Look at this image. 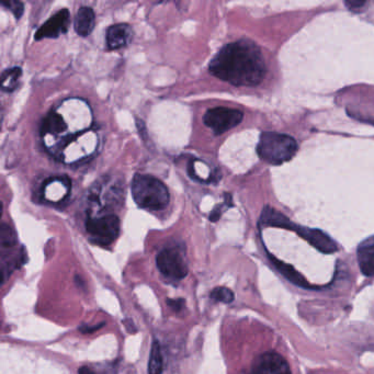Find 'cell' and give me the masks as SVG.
<instances>
[{
    "instance_id": "52a82bcc",
    "label": "cell",
    "mask_w": 374,
    "mask_h": 374,
    "mask_svg": "<svg viewBox=\"0 0 374 374\" xmlns=\"http://www.w3.org/2000/svg\"><path fill=\"white\" fill-rule=\"evenodd\" d=\"M86 231L91 241L101 246H108L118 238L120 234V220L116 214L88 216Z\"/></svg>"
},
{
    "instance_id": "277c9868",
    "label": "cell",
    "mask_w": 374,
    "mask_h": 374,
    "mask_svg": "<svg viewBox=\"0 0 374 374\" xmlns=\"http://www.w3.org/2000/svg\"><path fill=\"white\" fill-rule=\"evenodd\" d=\"M123 183L116 177H103L95 183L87 194L88 216L107 214L123 201Z\"/></svg>"
},
{
    "instance_id": "4fadbf2b",
    "label": "cell",
    "mask_w": 374,
    "mask_h": 374,
    "mask_svg": "<svg viewBox=\"0 0 374 374\" xmlns=\"http://www.w3.org/2000/svg\"><path fill=\"white\" fill-rule=\"evenodd\" d=\"M249 374H291V370L282 355L269 351L255 361Z\"/></svg>"
},
{
    "instance_id": "9a60e30c",
    "label": "cell",
    "mask_w": 374,
    "mask_h": 374,
    "mask_svg": "<svg viewBox=\"0 0 374 374\" xmlns=\"http://www.w3.org/2000/svg\"><path fill=\"white\" fill-rule=\"evenodd\" d=\"M358 261L363 275L367 277L374 276V237L367 239L359 246Z\"/></svg>"
},
{
    "instance_id": "44dd1931",
    "label": "cell",
    "mask_w": 374,
    "mask_h": 374,
    "mask_svg": "<svg viewBox=\"0 0 374 374\" xmlns=\"http://www.w3.org/2000/svg\"><path fill=\"white\" fill-rule=\"evenodd\" d=\"M0 244L1 249L14 248L18 245L17 235L6 223H4L0 230Z\"/></svg>"
},
{
    "instance_id": "d6986e66",
    "label": "cell",
    "mask_w": 374,
    "mask_h": 374,
    "mask_svg": "<svg viewBox=\"0 0 374 374\" xmlns=\"http://www.w3.org/2000/svg\"><path fill=\"white\" fill-rule=\"evenodd\" d=\"M22 76V69L20 67H11L4 71L1 75V89L6 93L16 91Z\"/></svg>"
},
{
    "instance_id": "8fae6325",
    "label": "cell",
    "mask_w": 374,
    "mask_h": 374,
    "mask_svg": "<svg viewBox=\"0 0 374 374\" xmlns=\"http://www.w3.org/2000/svg\"><path fill=\"white\" fill-rule=\"evenodd\" d=\"M71 189V179L67 176L50 177L43 183L41 194L49 203H59L69 196Z\"/></svg>"
},
{
    "instance_id": "ba28073f",
    "label": "cell",
    "mask_w": 374,
    "mask_h": 374,
    "mask_svg": "<svg viewBox=\"0 0 374 374\" xmlns=\"http://www.w3.org/2000/svg\"><path fill=\"white\" fill-rule=\"evenodd\" d=\"M244 114L242 111L231 108L218 107L206 111L203 122L208 128L213 131L214 134L221 136L226 131L235 128L242 122Z\"/></svg>"
},
{
    "instance_id": "7402d4cb",
    "label": "cell",
    "mask_w": 374,
    "mask_h": 374,
    "mask_svg": "<svg viewBox=\"0 0 374 374\" xmlns=\"http://www.w3.org/2000/svg\"><path fill=\"white\" fill-rule=\"evenodd\" d=\"M212 300L216 302H222V303H232L234 301V293L228 288L220 287L216 288L210 294Z\"/></svg>"
},
{
    "instance_id": "9c48e42d",
    "label": "cell",
    "mask_w": 374,
    "mask_h": 374,
    "mask_svg": "<svg viewBox=\"0 0 374 374\" xmlns=\"http://www.w3.org/2000/svg\"><path fill=\"white\" fill-rule=\"evenodd\" d=\"M98 142L97 134L89 130L67 144L59 155V159L67 163H76L84 157L94 154L97 149Z\"/></svg>"
},
{
    "instance_id": "6da1fadb",
    "label": "cell",
    "mask_w": 374,
    "mask_h": 374,
    "mask_svg": "<svg viewBox=\"0 0 374 374\" xmlns=\"http://www.w3.org/2000/svg\"><path fill=\"white\" fill-rule=\"evenodd\" d=\"M208 71L231 85L253 87L263 81L267 67L256 43L239 40L223 46L211 59Z\"/></svg>"
},
{
    "instance_id": "7c38bea8",
    "label": "cell",
    "mask_w": 374,
    "mask_h": 374,
    "mask_svg": "<svg viewBox=\"0 0 374 374\" xmlns=\"http://www.w3.org/2000/svg\"><path fill=\"white\" fill-rule=\"evenodd\" d=\"M69 24H71V14L69 10H59L39 28L34 38L36 40L59 38V36L66 34Z\"/></svg>"
},
{
    "instance_id": "7a4b0ae2",
    "label": "cell",
    "mask_w": 374,
    "mask_h": 374,
    "mask_svg": "<svg viewBox=\"0 0 374 374\" xmlns=\"http://www.w3.org/2000/svg\"><path fill=\"white\" fill-rule=\"evenodd\" d=\"M93 112L83 99L71 98L63 101L44 118L41 136L49 152L59 157L67 144L91 130Z\"/></svg>"
},
{
    "instance_id": "30bf717a",
    "label": "cell",
    "mask_w": 374,
    "mask_h": 374,
    "mask_svg": "<svg viewBox=\"0 0 374 374\" xmlns=\"http://www.w3.org/2000/svg\"><path fill=\"white\" fill-rule=\"evenodd\" d=\"M156 265L163 277L171 280H183L187 277L188 267L181 251L165 248L157 255Z\"/></svg>"
},
{
    "instance_id": "484cf974",
    "label": "cell",
    "mask_w": 374,
    "mask_h": 374,
    "mask_svg": "<svg viewBox=\"0 0 374 374\" xmlns=\"http://www.w3.org/2000/svg\"><path fill=\"white\" fill-rule=\"evenodd\" d=\"M102 326H104V323H101V324L99 325H95V326L93 327L83 326L79 328V330H81V333H84V334H89V333H94L96 332V330H99V328H101Z\"/></svg>"
},
{
    "instance_id": "cb8c5ba5",
    "label": "cell",
    "mask_w": 374,
    "mask_h": 374,
    "mask_svg": "<svg viewBox=\"0 0 374 374\" xmlns=\"http://www.w3.org/2000/svg\"><path fill=\"white\" fill-rule=\"evenodd\" d=\"M345 5L351 10V11H361L363 10V8L368 5L367 1H363V0H348L345 3Z\"/></svg>"
},
{
    "instance_id": "8992f818",
    "label": "cell",
    "mask_w": 374,
    "mask_h": 374,
    "mask_svg": "<svg viewBox=\"0 0 374 374\" xmlns=\"http://www.w3.org/2000/svg\"><path fill=\"white\" fill-rule=\"evenodd\" d=\"M298 142L292 136L277 132H263L257 145V153L266 163L281 165L298 152Z\"/></svg>"
},
{
    "instance_id": "d4e9b609",
    "label": "cell",
    "mask_w": 374,
    "mask_h": 374,
    "mask_svg": "<svg viewBox=\"0 0 374 374\" xmlns=\"http://www.w3.org/2000/svg\"><path fill=\"white\" fill-rule=\"evenodd\" d=\"M167 304L171 306V310H175V312H179V310H183V305H185V301L183 298H178V300H167Z\"/></svg>"
},
{
    "instance_id": "3957f363",
    "label": "cell",
    "mask_w": 374,
    "mask_h": 374,
    "mask_svg": "<svg viewBox=\"0 0 374 374\" xmlns=\"http://www.w3.org/2000/svg\"><path fill=\"white\" fill-rule=\"evenodd\" d=\"M261 226L294 231L302 238L305 239L306 242L310 243L312 246L324 253H333L338 251V245L322 231L296 226L287 216L276 211L275 208L271 206H266L263 208V213H261Z\"/></svg>"
},
{
    "instance_id": "5bb4252c",
    "label": "cell",
    "mask_w": 374,
    "mask_h": 374,
    "mask_svg": "<svg viewBox=\"0 0 374 374\" xmlns=\"http://www.w3.org/2000/svg\"><path fill=\"white\" fill-rule=\"evenodd\" d=\"M133 31L128 24H112L108 28L106 42L109 50H120L126 48L132 40Z\"/></svg>"
},
{
    "instance_id": "ac0fdd59",
    "label": "cell",
    "mask_w": 374,
    "mask_h": 374,
    "mask_svg": "<svg viewBox=\"0 0 374 374\" xmlns=\"http://www.w3.org/2000/svg\"><path fill=\"white\" fill-rule=\"evenodd\" d=\"M188 173L190 177L194 181H200V183H213V173H208V166L203 161H198V159H192L188 165Z\"/></svg>"
},
{
    "instance_id": "ffe728a7",
    "label": "cell",
    "mask_w": 374,
    "mask_h": 374,
    "mask_svg": "<svg viewBox=\"0 0 374 374\" xmlns=\"http://www.w3.org/2000/svg\"><path fill=\"white\" fill-rule=\"evenodd\" d=\"M163 369V353L157 341L153 343L148 361V374H161Z\"/></svg>"
},
{
    "instance_id": "e0dca14e",
    "label": "cell",
    "mask_w": 374,
    "mask_h": 374,
    "mask_svg": "<svg viewBox=\"0 0 374 374\" xmlns=\"http://www.w3.org/2000/svg\"><path fill=\"white\" fill-rule=\"evenodd\" d=\"M268 256L271 258V263H273L278 271H279V273L287 278L290 282L296 284L298 287L304 288V289H312L313 287H310L308 282L304 279L303 276L300 275L292 266L282 263L279 259L275 258L271 253H268Z\"/></svg>"
},
{
    "instance_id": "4316f807",
    "label": "cell",
    "mask_w": 374,
    "mask_h": 374,
    "mask_svg": "<svg viewBox=\"0 0 374 374\" xmlns=\"http://www.w3.org/2000/svg\"><path fill=\"white\" fill-rule=\"evenodd\" d=\"M79 374H95V372H94L91 368L81 367V369L79 370Z\"/></svg>"
},
{
    "instance_id": "2e32d148",
    "label": "cell",
    "mask_w": 374,
    "mask_h": 374,
    "mask_svg": "<svg viewBox=\"0 0 374 374\" xmlns=\"http://www.w3.org/2000/svg\"><path fill=\"white\" fill-rule=\"evenodd\" d=\"M96 24L95 11L91 7L79 8L75 18V30L81 36H88L93 32Z\"/></svg>"
},
{
    "instance_id": "603a6c76",
    "label": "cell",
    "mask_w": 374,
    "mask_h": 374,
    "mask_svg": "<svg viewBox=\"0 0 374 374\" xmlns=\"http://www.w3.org/2000/svg\"><path fill=\"white\" fill-rule=\"evenodd\" d=\"M1 5L4 7L7 8L8 10L14 14V18L19 20L22 17V14L24 12V5L21 1H17V0H3Z\"/></svg>"
},
{
    "instance_id": "5b68a950",
    "label": "cell",
    "mask_w": 374,
    "mask_h": 374,
    "mask_svg": "<svg viewBox=\"0 0 374 374\" xmlns=\"http://www.w3.org/2000/svg\"><path fill=\"white\" fill-rule=\"evenodd\" d=\"M133 199L140 208L151 211L163 210L169 204L168 189L159 179L148 175H138L131 183Z\"/></svg>"
}]
</instances>
